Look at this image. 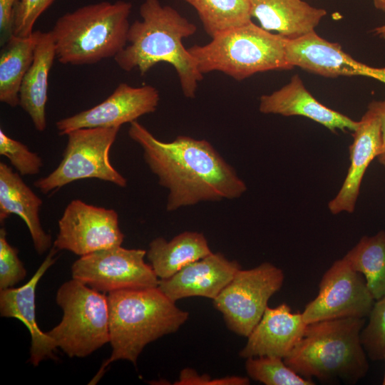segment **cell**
Wrapping results in <instances>:
<instances>
[{"label":"cell","instance_id":"6da1fadb","mask_svg":"<svg viewBox=\"0 0 385 385\" xmlns=\"http://www.w3.org/2000/svg\"><path fill=\"white\" fill-rule=\"evenodd\" d=\"M130 124L128 136L141 147L150 171L168 192V211L238 198L246 191L245 182L207 140L178 135L163 142L137 120Z\"/></svg>","mask_w":385,"mask_h":385},{"label":"cell","instance_id":"7a4b0ae2","mask_svg":"<svg viewBox=\"0 0 385 385\" xmlns=\"http://www.w3.org/2000/svg\"><path fill=\"white\" fill-rule=\"evenodd\" d=\"M139 13L141 20L130 24L127 44L115 56V63L127 72L136 68L142 76L157 63H169L175 69L184 96L195 98L203 75L183 40L195 34V24L160 0H144Z\"/></svg>","mask_w":385,"mask_h":385},{"label":"cell","instance_id":"3957f363","mask_svg":"<svg viewBox=\"0 0 385 385\" xmlns=\"http://www.w3.org/2000/svg\"><path fill=\"white\" fill-rule=\"evenodd\" d=\"M107 299L112 352L90 383L92 384L113 361L128 360L135 365L148 344L177 332L189 317L158 286L115 291L108 293Z\"/></svg>","mask_w":385,"mask_h":385},{"label":"cell","instance_id":"277c9868","mask_svg":"<svg viewBox=\"0 0 385 385\" xmlns=\"http://www.w3.org/2000/svg\"><path fill=\"white\" fill-rule=\"evenodd\" d=\"M364 318H340L308 324L285 364L304 378L354 384L369 370L360 334Z\"/></svg>","mask_w":385,"mask_h":385},{"label":"cell","instance_id":"5b68a950","mask_svg":"<svg viewBox=\"0 0 385 385\" xmlns=\"http://www.w3.org/2000/svg\"><path fill=\"white\" fill-rule=\"evenodd\" d=\"M131 9L128 1H104L61 16L50 31L56 59L81 66L114 58L127 44Z\"/></svg>","mask_w":385,"mask_h":385},{"label":"cell","instance_id":"8992f818","mask_svg":"<svg viewBox=\"0 0 385 385\" xmlns=\"http://www.w3.org/2000/svg\"><path fill=\"white\" fill-rule=\"evenodd\" d=\"M287 39L250 21L221 31L209 43L188 50L202 75L220 71L240 81L259 72L292 68L286 60Z\"/></svg>","mask_w":385,"mask_h":385},{"label":"cell","instance_id":"52a82bcc","mask_svg":"<svg viewBox=\"0 0 385 385\" xmlns=\"http://www.w3.org/2000/svg\"><path fill=\"white\" fill-rule=\"evenodd\" d=\"M60 323L46 332L69 357H85L110 342L107 295L72 278L58 289Z\"/></svg>","mask_w":385,"mask_h":385},{"label":"cell","instance_id":"ba28073f","mask_svg":"<svg viewBox=\"0 0 385 385\" xmlns=\"http://www.w3.org/2000/svg\"><path fill=\"white\" fill-rule=\"evenodd\" d=\"M120 128H84L69 132L63 158L48 175L34 182L43 194L76 180L96 178L120 188L127 180L112 165L109 151Z\"/></svg>","mask_w":385,"mask_h":385},{"label":"cell","instance_id":"9c48e42d","mask_svg":"<svg viewBox=\"0 0 385 385\" xmlns=\"http://www.w3.org/2000/svg\"><path fill=\"white\" fill-rule=\"evenodd\" d=\"M284 280L283 271L268 262L248 270L241 268L213 299L214 307L222 313L230 330L247 337Z\"/></svg>","mask_w":385,"mask_h":385},{"label":"cell","instance_id":"30bf717a","mask_svg":"<svg viewBox=\"0 0 385 385\" xmlns=\"http://www.w3.org/2000/svg\"><path fill=\"white\" fill-rule=\"evenodd\" d=\"M146 252L120 245L81 256L71 266L72 278L107 293L158 287L159 278L144 260Z\"/></svg>","mask_w":385,"mask_h":385},{"label":"cell","instance_id":"8fae6325","mask_svg":"<svg viewBox=\"0 0 385 385\" xmlns=\"http://www.w3.org/2000/svg\"><path fill=\"white\" fill-rule=\"evenodd\" d=\"M364 275L343 257L335 261L323 274L319 292L302 312L304 322L368 317L374 304Z\"/></svg>","mask_w":385,"mask_h":385},{"label":"cell","instance_id":"7c38bea8","mask_svg":"<svg viewBox=\"0 0 385 385\" xmlns=\"http://www.w3.org/2000/svg\"><path fill=\"white\" fill-rule=\"evenodd\" d=\"M123 240L118 215L114 210L75 199L66 206L58 220V232L53 247L81 257L120 246Z\"/></svg>","mask_w":385,"mask_h":385},{"label":"cell","instance_id":"4fadbf2b","mask_svg":"<svg viewBox=\"0 0 385 385\" xmlns=\"http://www.w3.org/2000/svg\"><path fill=\"white\" fill-rule=\"evenodd\" d=\"M159 101V91L153 86L133 87L120 83L103 101L58 120L56 126L60 135L84 128H120L155 111Z\"/></svg>","mask_w":385,"mask_h":385},{"label":"cell","instance_id":"5bb4252c","mask_svg":"<svg viewBox=\"0 0 385 385\" xmlns=\"http://www.w3.org/2000/svg\"><path fill=\"white\" fill-rule=\"evenodd\" d=\"M286 60L291 68L299 66L326 77L364 76L385 83V68H374L354 59L337 43L328 41L314 31L287 39Z\"/></svg>","mask_w":385,"mask_h":385},{"label":"cell","instance_id":"9a60e30c","mask_svg":"<svg viewBox=\"0 0 385 385\" xmlns=\"http://www.w3.org/2000/svg\"><path fill=\"white\" fill-rule=\"evenodd\" d=\"M240 269L236 260H230L220 252H212L187 265L171 277L160 279L158 287L174 302L191 297L213 300Z\"/></svg>","mask_w":385,"mask_h":385},{"label":"cell","instance_id":"2e32d148","mask_svg":"<svg viewBox=\"0 0 385 385\" xmlns=\"http://www.w3.org/2000/svg\"><path fill=\"white\" fill-rule=\"evenodd\" d=\"M353 132L347 174L338 193L328 204L329 211L334 215L342 212L352 213L354 211L363 177L371 162L380 153V120L370 105Z\"/></svg>","mask_w":385,"mask_h":385},{"label":"cell","instance_id":"e0dca14e","mask_svg":"<svg viewBox=\"0 0 385 385\" xmlns=\"http://www.w3.org/2000/svg\"><path fill=\"white\" fill-rule=\"evenodd\" d=\"M307 325L302 313L292 312L285 303L267 307L239 355L243 359L260 356L284 359L302 338Z\"/></svg>","mask_w":385,"mask_h":385},{"label":"cell","instance_id":"ac0fdd59","mask_svg":"<svg viewBox=\"0 0 385 385\" xmlns=\"http://www.w3.org/2000/svg\"><path fill=\"white\" fill-rule=\"evenodd\" d=\"M56 249L53 247L34 276L24 285L0 290V315L3 317L16 318L28 329L31 335L29 361L38 366L44 359L55 358L56 346L43 332L36 318V289L40 279L55 262Z\"/></svg>","mask_w":385,"mask_h":385},{"label":"cell","instance_id":"d6986e66","mask_svg":"<svg viewBox=\"0 0 385 385\" xmlns=\"http://www.w3.org/2000/svg\"><path fill=\"white\" fill-rule=\"evenodd\" d=\"M259 110L265 114L284 116L302 115L336 132L337 129L354 131L359 121L319 103L306 89L298 75L280 89L260 98Z\"/></svg>","mask_w":385,"mask_h":385},{"label":"cell","instance_id":"ffe728a7","mask_svg":"<svg viewBox=\"0 0 385 385\" xmlns=\"http://www.w3.org/2000/svg\"><path fill=\"white\" fill-rule=\"evenodd\" d=\"M41 199L24 182L19 173L0 163V222L11 215L20 217L26 225L35 250L41 255L51 245V237L43 229L39 210Z\"/></svg>","mask_w":385,"mask_h":385},{"label":"cell","instance_id":"44dd1931","mask_svg":"<svg viewBox=\"0 0 385 385\" xmlns=\"http://www.w3.org/2000/svg\"><path fill=\"white\" fill-rule=\"evenodd\" d=\"M250 15L269 31L293 39L314 31L326 16L324 9L302 0H248Z\"/></svg>","mask_w":385,"mask_h":385},{"label":"cell","instance_id":"7402d4cb","mask_svg":"<svg viewBox=\"0 0 385 385\" xmlns=\"http://www.w3.org/2000/svg\"><path fill=\"white\" fill-rule=\"evenodd\" d=\"M56 58V47L51 31L41 32L34 61L23 78L19 96V106L29 115L39 132L46 128L48 76Z\"/></svg>","mask_w":385,"mask_h":385},{"label":"cell","instance_id":"603a6c76","mask_svg":"<svg viewBox=\"0 0 385 385\" xmlns=\"http://www.w3.org/2000/svg\"><path fill=\"white\" fill-rule=\"evenodd\" d=\"M212 252L202 233L185 231L169 242L163 237L153 240L146 255L157 277L165 279Z\"/></svg>","mask_w":385,"mask_h":385},{"label":"cell","instance_id":"cb8c5ba5","mask_svg":"<svg viewBox=\"0 0 385 385\" xmlns=\"http://www.w3.org/2000/svg\"><path fill=\"white\" fill-rule=\"evenodd\" d=\"M41 31L26 36L11 34L0 53V101L11 106L19 104V90L31 66Z\"/></svg>","mask_w":385,"mask_h":385},{"label":"cell","instance_id":"d4e9b609","mask_svg":"<svg viewBox=\"0 0 385 385\" xmlns=\"http://www.w3.org/2000/svg\"><path fill=\"white\" fill-rule=\"evenodd\" d=\"M344 258L364 275L375 300L385 296V231L362 237Z\"/></svg>","mask_w":385,"mask_h":385},{"label":"cell","instance_id":"484cf974","mask_svg":"<svg viewBox=\"0 0 385 385\" xmlns=\"http://www.w3.org/2000/svg\"><path fill=\"white\" fill-rule=\"evenodd\" d=\"M196 11L212 38L225 29L252 21L248 0H183Z\"/></svg>","mask_w":385,"mask_h":385},{"label":"cell","instance_id":"4316f807","mask_svg":"<svg viewBox=\"0 0 385 385\" xmlns=\"http://www.w3.org/2000/svg\"><path fill=\"white\" fill-rule=\"evenodd\" d=\"M245 369L252 379L266 385H313L312 379L302 377L284 362L273 356L246 359Z\"/></svg>","mask_w":385,"mask_h":385},{"label":"cell","instance_id":"83f0119b","mask_svg":"<svg viewBox=\"0 0 385 385\" xmlns=\"http://www.w3.org/2000/svg\"><path fill=\"white\" fill-rule=\"evenodd\" d=\"M368 317L369 322L360 334L362 346L371 360H383L385 354V296L374 302Z\"/></svg>","mask_w":385,"mask_h":385},{"label":"cell","instance_id":"f1b7e54d","mask_svg":"<svg viewBox=\"0 0 385 385\" xmlns=\"http://www.w3.org/2000/svg\"><path fill=\"white\" fill-rule=\"evenodd\" d=\"M0 154L7 158L21 175H36L43 166L42 159L37 153L7 135L2 129H0Z\"/></svg>","mask_w":385,"mask_h":385},{"label":"cell","instance_id":"f546056e","mask_svg":"<svg viewBox=\"0 0 385 385\" xmlns=\"http://www.w3.org/2000/svg\"><path fill=\"white\" fill-rule=\"evenodd\" d=\"M4 227L0 230V290L12 287L23 280L26 270L18 257V250L6 240Z\"/></svg>","mask_w":385,"mask_h":385},{"label":"cell","instance_id":"4dcf8cb0","mask_svg":"<svg viewBox=\"0 0 385 385\" xmlns=\"http://www.w3.org/2000/svg\"><path fill=\"white\" fill-rule=\"evenodd\" d=\"M56 0H20L14 8L12 21V34L26 36L42 14Z\"/></svg>","mask_w":385,"mask_h":385},{"label":"cell","instance_id":"1f68e13d","mask_svg":"<svg viewBox=\"0 0 385 385\" xmlns=\"http://www.w3.org/2000/svg\"><path fill=\"white\" fill-rule=\"evenodd\" d=\"M250 384L247 377L228 376L221 378H212L207 374H199L190 368L183 369L174 384L175 385H247Z\"/></svg>","mask_w":385,"mask_h":385},{"label":"cell","instance_id":"d6a6232c","mask_svg":"<svg viewBox=\"0 0 385 385\" xmlns=\"http://www.w3.org/2000/svg\"><path fill=\"white\" fill-rule=\"evenodd\" d=\"M20 0H0L1 42L4 43L12 34L14 10Z\"/></svg>","mask_w":385,"mask_h":385},{"label":"cell","instance_id":"836d02e7","mask_svg":"<svg viewBox=\"0 0 385 385\" xmlns=\"http://www.w3.org/2000/svg\"><path fill=\"white\" fill-rule=\"evenodd\" d=\"M377 113L381 126V147L377 157L381 165L385 168V99L383 101H374L369 104Z\"/></svg>","mask_w":385,"mask_h":385},{"label":"cell","instance_id":"e575fe53","mask_svg":"<svg viewBox=\"0 0 385 385\" xmlns=\"http://www.w3.org/2000/svg\"><path fill=\"white\" fill-rule=\"evenodd\" d=\"M376 9L385 12V0H373Z\"/></svg>","mask_w":385,"mask_h":385},{"label":"cell","instance_id":"d590c367","mask_svg":"<svg viewBox=\"0 0 385 385\" xmlns=\"http://www.w3.org/2000/svg\"><path fill=\"white\" fill-rule=\"evenodd\" d=\"M374 33L382 38H385V25L374 29Z\"/></svg>","mask_w":385,"mask_h":385},{"label":"cell","instance_id":"8d00e7d4","mask_svg":"<svg viewBox=\"0 0 385 385\" xmlns=\"http://www.w3.org/2000/svg\"><path fill=\"white\" fill-rule=\"evenodd\" d=\"M383 360L384 361V379L382 381V384L385 385V354H384Z\"/></svg>","mask_w":385,"mask_h":385}]
</instances>
